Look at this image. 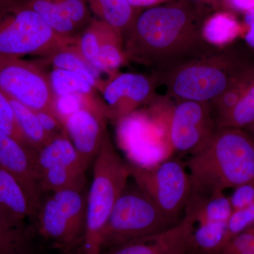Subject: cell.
Masks as SVG:
<instances>
[{"label": "cell", "instance_id": "cell-23", "mask_svg": "<svg viewBox=\"0 0 254 254\" xmlns=\"http://www.w3.org/2000/svg\"><path fill=\"white\" fill-rule=\"evenodd\" d=\"M230 198L222 193H215L185 210L184 216L193 219L195 225L207 222H228L232 213Z\"/></svg>", "mask_w": 254, "mask_h": 254}, {"label": "cell", "instance_id": "cell-5", "mask_svg": "<svg viewBox=\"0 0 254 254\" xmlns=\"http://www.w3.org/2000/svg\"><path fill=\"white\" fill-rule=\"evenodd\" d=\"M76 41L55 33L22 0H8L0 4V58L29 55L44 58Z\"/></svg>", "mask_w": 254, "mask_h": 254}, {"label": "cell", "instance_id": "cell-14", "mask_svg": "<svg viewBox=\"0 0 254 254\" xmlns=\"http://www.w3.org/2000/svg\"><path fill=\"white\" fill-rule=\"evenodd\" d=\"M193 219L184 216L167 231L102 251L100 254H186L194 229Z\"/></svg>", "mask_w": 254, "mask_h": 254}, {"label": "cell", "instance_id": "cell-27", "mask_svg": "<svg viewBox=\"0 0 254 254\" xmlns=\"http://www.w3.org/2000/svg\"><path fill=\"white\" fill-rule=\"evenodd\" d=\"M48 77L55 97L71 94L94 96L96 89L77 73L62 68H53L48 73Z\"/></svg>", "mask_w": 254, "mask_h": 254}, {"label": "cell", "instance_id": "cell-7", "mask_svg": "<svg viewBox=\"0 0 254 254\" xmlns=\"http://www.w3.org/2000/svg\"><path fill=\"white\" fill-rule=\"evenodd\" d=\"M178 223L167 217L136 182H128L105 227L101 252L114 246L158 235Z\"/></svg>", "mask_w": 254, "mask_h": 254}, {"label": "cell", "instance_id": "cell-34", "mask_svg": "<svg viewBox=\"0 0 254 254\" xmlns=\"http://www.w3.org/2000/svg\"><path fill=\"white\" fill-rule=\"evenodd\" d=\"M245 21L249 27L245 35V41L251 48L254 49V9L246 11Z\"/></svg>", "mask_w": 254, "mask_h": 254}, {"label": "cell", "instance_id": "cell-4", "mask_svg": "<svg viewBox=\"0 0 254 254\" xmlns=\"http://www.w3.org/2000/svg\"><path fill=\"white\" fill-rule=\"evenodd\" d=\"M131 175L130 165L117 153L107 135L94 159L93 180L87 193L86 232L81 254H100L105 227Z\"/></svg>", "mask_w": 254, "mask_h": 254}, {"label": "cell", "instance_id": "cell-8", "mask_svg": "<svg viewBox=\"0 0 254 254\" xmlns=\"http://www.w3.org/2000/svg\"><path fill=\"white\" fill-rule=\"evenodd\" d=\"M131 177L163 213L180 222L190 194V180L186 165L170 159L153 168L130 165Z\"/></svg>", "mask_w": 254, "mask_h": 254}, {"label": "cell", "instance_id": "cell-24", "mask_svg": "<svg viewBox=\"0 0 254 254\" xmlns=\"http://www.w3.org/2000/svg\"><path fill=\"white\" fill-rule=\"evenodd\" d=\"M254 123V63L243 93L236 105L217 121L218 127L245 128Z\"/></svg>", "mask_w": 254, "mask_h": 254}, {"label": "cell", "instance_id": "cell-9", "mask_svg": "<svg viewBox=\"0 0 254 254\" xmlns=\"http://www.w3.org/2000/svg\"><path fill=\"white\" fill-rule=\"evenodd\" d=\"M0 91L30 109L54 110L48 73L38 63L22 58H0Z\"/></svg>", "mask_w": 254, "mask_h": 254}, {"label": "cell", "instance_id": "cell-21", "mask_svg": "<svg viewBox=\"0 0 254 254\" xmlns=\"http://www.w3.org/2000/svg\"><path fill=\"white\" fill-rule=\"evenodd\" d=\"M96 18L108 23L122 35L131 26L136 14L126 0H86Z\"/></svg>", "mask_w": 254, "mask_h": 254}, {"label": "cell", "instance_id": "cell-35", "mask_svg": "<svg viewBox=\"0 0 254 254\" xmlns=\"http://www.w3.org/2000/svg\"><path fill=\"white\" fill-rule=\"evenodd\" d=\"M232 9L240 11H247L254 9V0H228Z\"/></svg>", "mask_w": 254, "mask_h": 254}, {"label": "cell", "instance_id": "cell-37", "mask_svg": "<svg viewBox=\"0 0 254 254\" xmlns=\"http://www.w3.org/2000/svg\"><path fill=\"white\" fill-rule=\"evenodd\" d=\"M8 1V0H0V4L5 2V1Z\"/></svg>", "mask_w": 254, "mask_h": 254}, {"label": "cell", "instance_id": "cell-18", "mask_svg": "<svg viewBox=\"0 0 254 254\" xmlns=\"http://www.w3.org/2000/svg\"><path fill=\"white\" fill-rule=\"evenodd\" d=\"M36 167L38 178L50 168L65 167L83 171L87 170L65 131L50 139L36 152Z\"/></svg>", "mask_w": 254, "mask_h": 254}, {"label": "cell", "instance_id": "cell-16", "mask_svg": "<svg viewBox=\"0 0 254 254\" xmlns=\"http://www.w3.org/2000/svg\"><path fill=\"white\" fill-rule=\"evenodd\" d=\"M0 206V254H40L35 227Z\"/></svg>", "mask_w": 254, "mask_h": 254}, {"label": "cell", "instance_id": "cell-2", "mask_svg": "<svg viewBox=\"0 0 254 254\" xmlns=\"http://www.w3.org/2000/svg\"><path fill=\"white\" fill-rule=\"evenodd\" d=\"M185 165L191 188L187 208L254 181V138L244 128L218 127L208 144Z\"/></svg>", "mask_w": 254, "mask_h": 254}, {"label": "cell", "instance_id": "cell-22", "mask_svg": "<svg viewBox=\"0 0 254 254\" xmlns=\"http://www.w3.org/2000/svg\"><path fill=\"white\" fill-rule=\"evenodd\" d=\"M242 32L240 23L235 16L226 12L217 13L203 22L201 33L210 46L222 47L230 44Z\"/></svg>", "mask_w": 254, "mask_h": 254}, {"label": "cell", "instance_id": "cell-17", "mask_svg": "<svg viewBox=\"0 0 254 254\" xmlns=\"http://www.w3.org/2000/svg\"><path fill=\"white\" fill-rule=\"evenodd\" d=\"M0 206L23 220H35L39 205L21 182L0 165Z\"/></svg>", "mask_w": 254, "mask_h": 254}, {"label": "cell", "instance_id": "cell-36", "mask_svg": "<svg viewBox=\"0 0 254 254\" xmlns=\"http://www.w3.org/2000/svg\"><path fill=\"white\" fill-rule=\"evenodd\" d=\"M132 7H144L155 4L158 0H126Z\"/></svg>", "mask_w": 254, "mask_h": 254}, {"label": "cell", "instance_id": "cell-19", "mask_svg": "<svg viewBox=\"0 0 254 254\" xmlns=\"http://www.w3.org/2000/svg\"><path fill=\"white\" fill-rule=\"evenodd\" d=\"M99 38V62L101 72L110 76L125 64L122 33L108 23L95 18Z\"/></svg>", "mask_w": 254, "mask_h": 254}, {"label": "cell", "instance_id": "cell-13", "mask_svg": "<svg viewBox=\"0 0 254 254\" xmlns=\"http://www.w3.org/2000/svg\"><path fill=\"white\" fill-rule=\"evenodd\" d=\"M59 36L76 41L91 23L86 0H22Z\"/></svg>", "mask_w": 254, "mask_h": 254}, {"label": "cell", "instance_id": "cell-10", "mask_svg": "<svg viewBox=\"0 0 254 254\" xmlns=\"http://www.w3.org/2000/svg\"><path fill=\"white\" fill-rule=\"evenodd\" d=\"M217 128L210 103L179 100L171 110L169 143L175 151L192 155L208 144Z\"/></svg>", "mask_w": 254, "mask_h": 254}, {"label": "cell", "instance_id": "cell-29", "mask_svg": "<svg viewBox=\"0 0 254 254\" xmlns=\"http://www.w3.org/2000/svg\"><path fill=\"white\" fill-rule=\"evenodd\" d=\"M0 130L15 140L31 148L23 136L16 121V115L9 98L0 91ZM33 149V148H32Z\"/></svg>", "mask_w": 254, "mask_h": 254}, {"label": "cell", "instance_id": "cell-12", "mask_svg": "<svg viewBox=\"0 0 254 254\" xmlns=\"http://www.w3.org/2000/svg\"><path fill=\"white\" fill-rule=\"evenodd\" d=\"M108 119L104 108H86L64 120L65 132L86 168L98 155L108 134Z\"/></svg>", "mask_w": 254, "mask_h": 254}, {"label": "cell", "instance_id": "cell-3", "mask_svg": "<svg viewBox=\"0 0 254 254\" xmlns=\"http://www.w3.org/2000/svg\"><path fill=\"white\" fill-rule=\"evenodd\" d=\"M250 62L232 52L217 51L154 72L169 96L179 100L211 103L224 93Z\"/></svg>", "mask_w": 254, "mask_h": 254}, {"label": "cell", "instance_id": "cell-31", "mask_svg": "<svg viewBox=\"0 0 254 254\" xmlns=\"http://www.w3.org/2000/svg\"><path fill=\"white\" fill-rule=\"evenodd\" d=\"M218 254H254V226L229 241Z\"/></svg>", "mask_w": 254, "mask_h": 254}, {"label": "cell", "instance_id": "cell-11", "mask_svg": "<svg viewBox=\"0 0 254 254\" xmlns=\"http://www.w3.org/2000/svg\"><path fill=\"white\" fill-rule=\"evenodd\" d=\"M159 84L153 76L141 73H115L100 88L101 101L108 118L120 122L142 105L155 99V89Z\"/></svg>", "mask_w": 254, "mask_h": 254}, {"label": "cell", "instance_id": "cell-32", "mask_svg": "<svg viewBox=\"0 0 254 254\" xmlns=\"http://www.w3.org/2000/svg\"><path fill=\"white\" fill-rule=\"evenodd\" d=\"M36 113L41 127L50 138H54L65 131L63 122L55 114L54 110H41Z\"/></svg>", "mask_w": 254, "mask_h": 254}, {"label": "cell", "instance_id": "cell-6", "mask_svg": "<svg viewBox=\"0 0 254 254\" xmlns=\"http://www.w3.org/2000/svg\"><path fill=\"white\" fill-rule=\"evenodd\" d=\"M86 188L50 192L41 199L36 218V235L67 254L81 250L86 232Z\"/></svg>", "mask_w": 254, "mask_h": 254}, {"label": "cell", "instance_id": "cell-28", "mask_svg": "<svg viewBox=\"0 0 254 254\" xmlns=\"http://www.w3.org/2000/svg\"><path fill=\"white\" fill-rule=\"evenodd\" d=\"M76 47L82 58L97 71H100L99 62V38L95 18L91 20L76 41Z\"/></svg>", "mask_w": 254, "mask_h": 254}, {"label": "cell", "instance_id": "cell-15", "mask_svg": "<svg viewBox=\"0 0 254 254\" xmlns=\"http://www.w3.org/2000/svg\"><path fill=\"white\" fill-rule=\"evenodd\" d=\"M36 152L0 130V165L13 174L40 205L43 192L36 172Z\"/></svg>", "mask_w": 254, "mask_h": 254}, {"label": "cell", "instance_id": "cell-33", "mask_svg": "<svg viewBox=\"0 0 254 254\" xmlns=\"http://www.w3.org/2000/svg\"><path fill=\"white\" fill-rule=\"evenodd\" d=\"M232 210L245 208L254 203V181L247 182L235 188L229 197Z\"/></svg>", "mask_w": 254, "mask_h": 254}, {"label": "cell", "instance_id": "cell-26", "mask_svg": "<svg viewBox=\"0 0 254 254\" xmlns=\"http://www.w3.org/2000/svg\"><path fill=\"white\" fill-rule=\"evenodd\" d=\"M16 115V121L28 145L38 151L52 139L41 127L36 111L30 109L16 100L10 99Z\"/></svg>", "mask_w": 254, "mask_h": 254}, {"label": "cell", "instance_id": "cell-1", "mask_svg": "<svg viewBox=\"0 0 254 254\" xmlns=\"http://www.w3.org/2000/svg\"><path fill=\"white\" fill-rule=\"evenodd\" d=\"M204 21L184 4L150 8L136 15L123 33L127 62L141 64L154 72L217 52L202 36Z\"/></svg>", "mask_w": 254, "mask_h": 254}, {"label": "cell", "instance_id": "cell-25", "mask_svg": "<svg viewBox=\"0 0 254 254\" xmlns=\"http://www.w3.org/2000/svg\"><path fill=\"white\" fill-rule=\"evenodd\" d=\"M38 182L42 192L86 188V171L65 167L50 168L39 175Z\"/></svg>", "mask_w": 254, "mask_h": 254}, {"label": "cell", "instance_id": "cell-20", "mask_svg": "<svg viewBox=\"0 0 254 254\" xmlns=\"http://www.w3.org/2000/svg\"><path fill=\"white\" fill-rule=\"evenodd\" d=\"M43 62L53 68H62L77 73L91 83L95 89L99 90L104 81L100 80L99 71L92 67L82 58L75 44L64 47L44 58Z\"/></svg>", "mask_w": 254, "mask_h": 254}, {"label": "cell", "instance_id": "cell-30", "mask_svg": "<svg viewBox=\"0 0 254 254\" xmlns=\"http://www.w3.org/2000/svg\"><path fill=\"white\" fill-rule=\"evenodd\" d=\"M254 226V203L245 208L232 210L227 222V243L239 234Z\"/></svg>", "mask_w": 254, "mask_h": 254}, {"label": "cell", "instance_id": "cell-38", "mask_svg": "<svg viewBox=\"0 0 254 254\" xmlns=\"http://www.w3.org/2000/svg\"><path fill=\"white\" fill-rule=\"evenodd\" d=\"M186 254H189L188 253Z\"/></svg>", "mask_w": 254, "mask_h": 254}]
</instances>
